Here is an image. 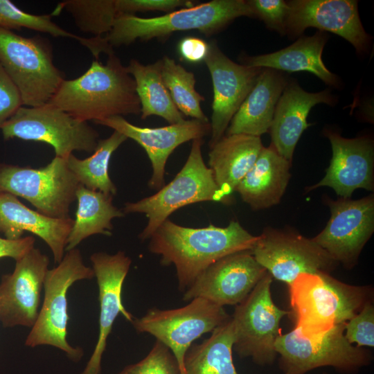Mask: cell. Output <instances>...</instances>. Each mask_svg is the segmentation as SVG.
<instances>
[{
    "mask_svg": "<svg viewBox=\"0 0 374 374\" xmlns=\"http://www.w3.org/2000/svg\"><path fill=\"white\" fill-rule=\"evenodd\" d=\"M149 251L164 266L174 265L183 293L210 265L228 255L251 251L258 236L232 220L226 227L190 228L166 220L150 236Z\"/></svg>",
    "mask_w": 374,
    "mask_h": 374,
    "instance_id": "6da1fadb",
    "label": "cell"
},
{
    "mask_svg": "<svg viewBox=\"0 0 374 374\" xmlns=\"http://www.w3.org/2000/svg\"><path fill=\"white\" fill-rule=\"evenodd\" d=\"M105 64L91 62L80 77L64 80L50 103L82 121L141 114L132 76L114 52Z\"/></svg>",
    "mask_w": 374,
    "mask_h": 374,
    "instance_id": "7a4b0ae2",
    "label": "cell"
},
{
    "mask_svg": "<svg viewBox=\"0 0 374 374\" xmlns=\"http://www.w3.org/2000/svg\"><path fill=\"white\" fill-rule=\"evenodd\" d=\"M288 287L294 329L305 337L346 323L373 301L371 286L350 285L325 272L301 274Z\"/></svg>",
    "mask_w": 374,
    "mask_h": 374,
    "instance_id": "3957f363",
    "label": "cell"
},
{
    "mask_svg": "<svg viewBox=\"0 0 374 374\" xmlns=\"http://www.w3.org/2000/svg\"><path fill=\"white\" fill-rule=\"evenodd\" d=\"M242 16L255 17L244 0H213L150 18L121 14L117 15L112 30L103 37L113 48L130 45L137 39H165L179 31L197 30L208 37Z\"/></svg>",
    "mask_w": 374,
    "mask_h": 374,
    "instance_id": "277c9868",
    "label": "cell"
},
{
    "mask_svg": "<svg viewBox=\"0 0 374 374\" xmlns=\"http://www.w3.org/2000/svg\"><path fill=\"white\" fill-rule=\"evenodd\" d=\"M202 143V139L193 140L184 166L170 183L151 196L125 204L124 214L143 213L148 218L147 225L139 235L142 240L149 239L173 212L183 206L206 201L233 204V199L222 193L211 170L205 164Z\"/></svg>",
    "mask_w": 374,
    "mask_h": 374,
    "instance_id": "5b68a950",
    "label": "cell"
},
{
    "mask_svg": "<svg viewBox=\"0 0 374 374\" xmlns=\"http://www.w3.org/2000/svg\"><path fill=\"white\" fill-rule=\"evenodd\" d=\"M0 64L17 87L26 107L48 103L62 81L53 62L49 40L40 35L26 37L0 28Z\"/></svg>",
    "mask_w": 374,
    "mask_h": 374,
    "instance_id": "8992f818",
    "label": "cell"
},
{
    "mask_svg": "<svg viewBox=\"0 0 374 374\" xmlns=\"http://www.w3.org/2000/svg\"><path fill=\"white\" fill-rule=\"evenodd\" d=\"M345 323L311 337L303 336L294 329L281 334L276 341L275 350L280 356L283 374H305L324 366L344 374H355L370 365L371 352L348 342Z\"/></svg>",
    "mask_w": 374,
    "mask_h": 374,
    "instance_id": "52a82bcc",
    "label": "cell"
},
{
    "mask_svg": "<svg viewBox=\"0 0 374 374\" xmlns=\"http://www.w3.org/2000/svg\"><path fill=\"white\" fill-rule=\"evenodd\" d=\"M94 276L93 269L84 264L81 252L76 248L68 251L56 267L48 270L44 283L43 303L26 339V346H51L64 352L73 361L81 359L82 349L71 346L66 340V294L74 283Z\"/></svg>",
    "mask_w": 374,
    "mask_h": 374,
    "instance_id": "ba28073f",
    "label": "cell"
},
{
    "mask_svg": "<svg viewBox=\"0 0 374 374\" xmlns=\"http://www.w3.org/2000/svg\"><path fill=\"white\" fill-rule=\"evenodd\" d=\"M5 141L19 139L48 143L55 157L66 159L73 151L93 152L98 132L87 122L47 103L39 107H21L1 129Z\"/></svg>",
    "mask_w": 374,
    "mask_h": 374,
    "instance_id": "9c48e42d",
    "label": "cell"
},
{
    "mask_svg": "<svg viewBox=\"0 0 374 374\" xmlns=\"http://www.w3.org/2000/svg\"><path fill=\"white\" fill-rule=\"evenodd\" d=\"M66 159L55 157L39 168L1 163L0 193L26 199L45 216L70 217V206L76 199L80 184L69 170Z\"/></svg>",
    "mask_w": 374,
    "mask_h": 374,
    "instance_id": "30bf717a",
    "label": "cell"
},
{
    "mask_svg": "<svg viewBox=\"0 0 374 374\" xmlns=\"http://www.w3.org/2000/svg\"><path fill=\"white\" fill-rule=\"evenodd\" d=\"M272 278L267 272L231 316L235 334L233 349L240 357H250L259 366L275 361V343L282 334L280 323L290 315V311L279 308L272 299Z\"/></svg>",
    "mask_w": 374,
    "mask_h": 374,
    "instance_id": "8fae6325",
    "label": "cell"
},
{
    "mask_svg": "<svg viewBox=\"0 0 374 374\" xmlns=\"http://www.w3.org/2000/svg\"><path fill=\"white\" fill-rule=\"evenodd\" d=\"M189 302L175 309H150L131 322L136 332L151 335L171 350L182 374L184 357L193 342L231 317L224 307L205 299L195 298Z\"/></svg>",
    "mask_w": 374,
    "mask_h": 374,
    "instance_id": "7c38bea8",
    "label": "cell"
},
{
    "mask_svg": "<svg viewBox=\"0 0 374 374\" xmlns=\"http://www.w3.org/2000/svg\"><path fill=\"white\" fill-rule=\"evenodd\" d=\"M251 253L272 278L288 286L301 274H330L339 265L312 238L288 229L267 227Z\"/></svg>",
    "mask_w": 374,
    "mask_h": 374,
    "instance_id": "4fadbf2b",
    "label": "cell"
},
{
    "mask_svg": "<svg viewBox=\"0 0 374 374\" xmlns=\"http://www.w3.org/2000/svg\"><path fill=\"white\" fill-rule=\"evenodd\" d=\"M330 217L312 240L338 264L351 269L374 231V197L329 200Z\"/></svg>",
    "mask_w": 374,
    "mask_h": 374,
    "instance_id": "5bb4252c",
    "label": "cell"
},
{
    "mask_svg": "<svg viewBox=\"0 0 374 374\" xmlns=\"http://www.w3.org/2000/svg\"><path fill=\"white\" fill-rule=\"evenodd\" d=\"M48 265V257L34 247L16 261L12 273L1 276L0 322L3 327L33 326Z\"/></svg>",
    "mask_w": 374,
    "mask_h": 374,
    "instance_id": "9a60e30c",
    "label": "cell"
},
{
    "mask_svg": "<svg viewBox=\"0 0 374 374\" xmlns=\"http://www.w3.org/2000/svg\"><path fill=\"white\" fill-rule=\"evenodd\" d=\"M267 272L251 251L236 252L210 265L184 292L182 300L199 297L222 307L237 305Z\"/></svg>",
    "mask_w": 374,
    "mask_h": 374,
    "instance_id": "2e32d148",
    "label": "cell"
},
{
    "mask_svg": "<svg viewBox=\"0 0 374 374\" xmlns=\"http://www.w3.org/2000/svg\"><path fill=\"white\" fill-rule=\"evenodd\" d=\"M285 35L300 36L309 27L330 31L349 42L359 54L368 51L371 37L361 22L357 1L354 0H292Z\"/></svg>",
    "mask_w": 374,
    "mask_h": 374,
    "instance_id": "e0dca14e",
    "label": "cell"
},
{
    "mask_svg": "<svg viewBox=\"0 0 374 374\" xmlns=\"http://www.w3.org/2000/svg\"><path fill=\"white\" fill-rule=\"evenodd\" d=\"M204 62L213 89L211 148L224 136L232 118L253 87L262 68L232 61L220 49L215 41L208 44Z\"/></svg>",
    "mask_w": 374,
    "mask_h": 374,
    "instance_id": "ac0fdd59",
    "label": "cell"
},
{
    "mask_svg": "<svg viewBox=\"0 0 374 374\" xmlns=\"http://www.w3.org/2000/svg\"><path fill=\"white\" fill-rule=\"evenodd\" d=\"M95 123L110 127L132 139L145 150L152 168L148 186L158 190L164 186L166 164L175 149L190 140L203 139L211 131L209 121L197 119L154 128L134 125L121 116L97 121Z\"/></svg>",
    "mask_w": 374,
    "mask_h": 374,
    "instance_id": "d6986e66",
    "label": "cell"
},
{
    "mask_svg": "<svg viewBox=\"0 0 374 374\" xmlns=\"http://www.w3.org/2000/svg\"><path fill=\"white\" fill-rule=\"evenodd\" d=\"M97 280L100 303L99 334L92 353L82 374H100L107 340L119 314L130 323L134 317L123 306L122 289L132 260L123 251L115 254L96 252L90 256Z\"/></svg>",
    "mask_w": 374,
    "mask_h": 374,
    "instance_id": "ffe728a7",
    "label": "cell"
},
{
    "mask_svg": "<svg viewBox=\"0 0 374 374\" xmlns=\"http://www.w3.org/2000/svg\"><path fill=\"white\" fill-rule=\"evenodd\" d=\"M332 148V158L323 178L308 188H332L342 198H350L358 188L373 191L374 188V146L367 136L346 139L326 130Z\"/></svg>",
    "mask_w": 374,
    "mask_h": 374,
    "instance_id": "44dd1931",
    "label": "cell"
},
{
    "mask_svg": "<svg viewBox=\"0 0 374 374\" xmlns=\"http://www.w3.org/2000/svg\"><path fill=\"white\" fill-rule=\"evenodd\" d=\"M336 100L328 89L310 93L295 82H287L276 104L269 129L271 145L280 156L292 162L301 134L311 125L307 122L311 109L320 103L332 106Z\"/></svg>",
    "mask_w": 374,
    "mask_h": 374,
    "instance_id": "7402d4cb",
    "label": "cell"
},
{
    "mask_svg": "<svg viewBox=\"0 0 374 374\" xmlns=\"http://www.w3.org/2000/svg\"><path fill=\"white\" fill-rule=\"evenodd\" d=\"M73 219L52 218L32 210L17 197L0 193V233L9 240L22 238L30 232L42 239L51 249L54 261L59 263L66 251Z\"/></svg>",
    "mask_w": 374,
    "mask_h": 374,
    "instance_id": "603a6c76",
    "label": "cell"
},
{
    "mask_svg": "<svg viewBox=\"0 0 374 374\" xmlns=\"http://www.w3.org/2000/svg\"><path fill=\"white\" fill-rule=\"evenodd\" d=\"M287 82L280 71L262 68L253 87L232 118L226 135L260 137L268 132L276 104Z\"/></svg>",
    "mask_w": 374,
    "mask_h": 374,
    "instance_id": "cb8c5ba5",
    "label": "cell"
},
{
    "mask_svg": "<svg viewBox=\"0 0 374 374\" xmlns=\"http://www.w3.org/2000/svg\"><path fill=\"white\" fill-rule=\"evenodd\" d=\"M292 162L270 145L263 147L253 166L235 188L242 199L254 211L278 204L291 177Z\"/></svg>",
    "mask_w": 374,
    "mask_h": 374,
    "instance_id": "d4e9b609",
    "label": "cell"
},
{
    "mask_svg": "<svg viewBox=\"0 0 374 374\" xmlns=\"http://www.w3.org/2000/svg\"><path fill=\"white\" fill-rule=\"evenodd\" d=\"M328 40L324 31L319 30L311 36H301L280 51L242 58V64L260 68H269L288 72L308 71L326 84L338 88L339 78L330 72L322 60V53Z\"/></svg>",
    "mask_w": 374,
    "mask_h": 374,
    "instance_id": "484cf974",
    "label": "cell"
},
{
    "mask_svg": "<svg viewBox=\"0 0 374 374\" xmlns=\"http://www.w3.org/2000/svg\"><path fill=\"white\" fill-rule=\"evenodd\" d=\"M260 137L224 135L208 153V166L219 189L233 198L235 188L256 162L263 148Z\"/></svg>",
    "mask_w": 374,
    "mask_h": 374,
    "instance_id": "4316f807",
    "label": "cell"
},
{
    "mask_svg": "<svg viewBox=\"0 0 374 374\" xmlns=\"http://www.w3.org/2000/svg\"><path fill=\"white\" fill-rule=\"evenodd\" d=\"M78 207L75 218L67 239L66 251H70L84 239L95 234L112 235V220L123 217V211L112 203L113 196L92 190L80 184L76 191Z\"/></svg>",
    "mask_w": 374,
    "mask_h": 374,
    "instance_id": "83f0119b",
    "label": "cell"
},
{
    "mask_svg": "<svg viewBox=\"0 0 374 374\" xmlns=\"http://www.w3.org/2000/svg\"><path fill=\"white\" fill-rule=\"evenodd\" d=\"M126 69L135 82L142 119L154 115L163 118L170 125L186 121L173 103L163 81L161 59L148 64L131 59Z\"/></svg>",
    "mask_w": 374,
    "mask_h": 374,
    "instance_id": "f1b7e54d",
    "label": "cell"
},
{
    "mask_svg": "<svg viewBox=\"0 0 374 374\" xmlns=\"http://www.w3.org/2000/svg\"><path fill=\"white\" fill-rule=\"evenodd\" d=\"M234 340L230 317L208 338L191 345L184 357L183 374H239L233 361Z\"/></svg>",
    "mask_w": 374,
    "mask_h": 374,
    "instance_id": "f546056e",
    "label": "cell"
},
{
    "mask_svg": "<svg viewBox=\"0 0 374 374\" xmlns=\"http://www.w3.org/2000/svg\"><path fill=\"white\" fill-rule=\"evenodd\" d=\"M127 139L121 133L114 131L108 138L99 140L90 157L80 159L70 154L66 159L67 165L78 183L90 190L115 195L117 189L109 177V161L112 154Z\"/></svg>",
    "mask_w": 374,
    "mask_h": 374,
    "instance_id": "4dcf8cb0",
    "label": "cell"
},
{
    "mask_svg": "<svg viewBox=\"0 0 374 374\" xmlns=\"http://www.w3.org/2000/svg\"><path fill=\"white\" fill-rule=\"evenodd\" d=\"M161 71L163 81L177 109L193 119L208 121L201 107L204 98L195 87L194 73L168 56L161 59Z\"/></svg>",
    "mask_w": 374,
    "mask_h": 374,
    "instance_id": "1f68e13d",
    "label": "cell"
},
{
    "mask_svg": "<svg viewBox=\"0 0 374 374\" xmlns=\"http://www.w3.org/2000/svg\"><path fill=\"white\" fill-rule=\"evenodd\" d=\"M51 15H34L26 12L9 0H0V28L10 30L28 28L49 34L76 39L89 50L96 57L100 53V44L96 37H82L61 28L51 20Z\"/></svg>",
    "mask_w": 374,
    "mask_h": 374,
    "instance_id": "d6a6232c",
    "label": "cell"
},
{
    "mask_svg": "<svg viewBox=\"0 0 374 374\" xmlns=\"http://www.w3.org/2000/svg\"><path fill=\"white\" fill-rule=\"evenodd\" d=\"M64 9L71 15L82 32L94 37L107 35L118 15L115 0H66L58 3L51 14H58Z\"/></svg>",
    "mask_w": 374,
    "mask_h": 374,
    "instance_id": "836d02e7",
    "label": "cell"
},
{
    "mask_svg": "<svg viewBox=\"0 0 374 374\" xmlns=\"http://www.w3.org/2000/svg\"><path fill=\"white\" fill-rule=\"evenodd\" d=\"M117 374H182L171 350L157 341L139 362L125 366Z\"/></svg>",
    "mask_w": 374,
    "mask_h": 374,
    "instance_id": "e575fe53",
    "label": "cell"
},
{
    "mask_svg": "<svg viewBox=\"0 0 374 374\" xmlns=\"http://www.w3.org/2000/svg\"><path fill=\"white\" fill-rule=\"evenodd\" d=\"M345 337L351 344L358 347H374V305L366 303L344 325Z\"/></svg>",
    "mask_w": 374,
    "mask_h": 374,
    "instance_id": "d590c367",
    "label": "cell"
},
{
    "mask_svg": "<svg viewBox=\"0 0 374 374\" xmlns=\"http://www.w3.org/2000/svg\"><path fill=\"white\" fill-rule=\"evenodd\" d=\"M256 17L281 35H285V24L289 12L287 2L283 0H248Z\"/></svg>",
    "mask_w": 374,
    "mask_h": 374,
    "instance_id": "8d00e7d4",
    "label": "cell"
},
{
    "mask_svg": "<svg viewBox=\"0 0 374 374\" xmlns=\"http://www.w3.org/2000/svg\"><path fill=\"white\" fill-rule=\"evenodd\" d=\"M115 5L118 15L148 11L168 13L179 8L192 7L194 3L188 0H115Z\"/></svg>",
    "mask_w": 374,
    "mask_h": 374,
    "instance_id": "74e56055",
    "label": "cell"
},
{
    "mask_svg": "<svg viewBox=\"0 0 374 374\" xmlns=\"http://www.w3.org/2000/svg\"><path fill=\"white\" fill-rule=\"evenodd\" d=\"M22 106L17 87L0 64V130Z\"/></svg>",
    "mask_w": 374,
    "mask_h": 374,
    "instance_id": "f35d334b",
    "label": "cell"
},
{
    "mask_svg": "<svg viewBox=\"0 0 374 374\" xmlns=\"http://www.w3.org/2000/svg\"><path fill=\"white\" fill-rule=\"evenodd\" d=\"M178 51L184 60L191 63H197L206 58L208 44L201 38L189 36L179 42Z\"/></svg>",
    "mask_w": 374,
    "mask_h": 374,
    "instance_id": "ab89813d",
    "label": "cell"
},
{
    "mask_svg": "<svg viewBox=\"0 0 374 374\" xmlns=\"http://www.w3.org/2000/svg\"><path fill=\"white\" fill-rule=\"evenodd\" d=\"M34 244L35 238L32 236L22 237L17 240L0 237V259L11 258L17 261L34 248Z\"/></svg>",
    "mask_w": 374,
    "mask_h": 374,
    "instance_id": "60d3db41",
    "label": "cell"
},
{
    "mask_svg": "<svg viewBox=\"0 0 374 374\" xmlns=\"http://www.w3.org/2000/svg\"><path fill=\"white\" fill-rule=\"evenodd\" d=\"M321 374H328V373H321Z\"/></svg>",
    "mask_w": 374,
    "mask_h": 374,
    "instance_id": "b9f144b4",
    "label": "cell"
}]
</instances>
